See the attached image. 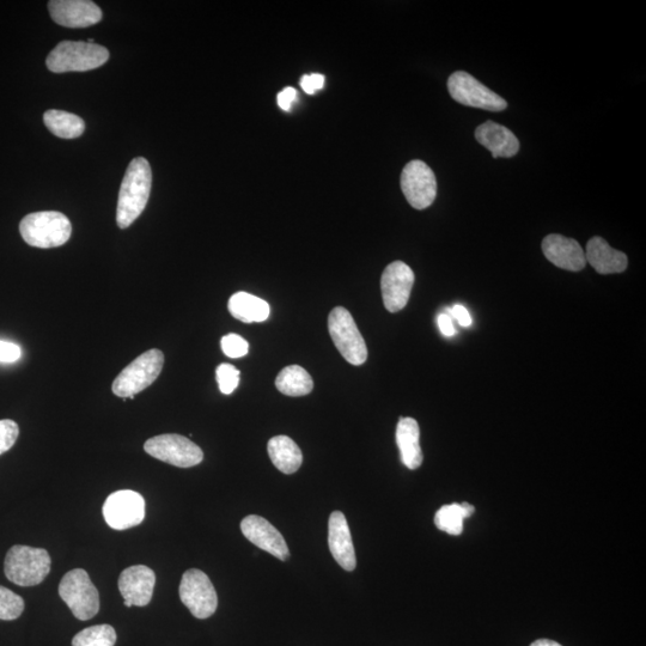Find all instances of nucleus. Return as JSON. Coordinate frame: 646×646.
Listing matches in <instances>:
<instances>
[{
	"mask_svg": "<svg viewBox=\"0 0 646 646\" xmlns=\"http://www.w3.org/2000/svg\"><path fill=\"white\" fill-rule=\"evenodd\" d=\"M52 559L44 548L16 545L5 557L6 578L20 587H34L51 572Z\"/></svg>",
	"mask_w": 646,
	"mask_h": 646,
	"instance_id": "7ed1b4c3",
	"label": "nucleus"
},
{
	"mask_svg": "<svg viewBox=\"0 0 646 646\" xmlns=\"http://www.w3.org/2000/svg\"><path fill=\"white\" fill-rule=\"evenodd\" d=\"M44 123L54 136L63 139L81 137L85 130L82 118L76 114L57 111V109H51L45 113Z\"/></svg>",
	"mask_w": 646,
	"mask_h": 646,
	"instance_id": "393cba45",
	"label": "nucleus"
},
{
	"mask_svg": "<svg viewBox=\"0 0 646 646\" xmlns=\"http://www.w3.org/2000/svg\"><path fill=\"white\" fill-rule=\"evenodd\" d=\"M301 87L308 95H314L316 91L325 87V76L321 75V73L304 75L301 78Z\"/></svg>",
	"mask_w": 646,
	"mask_h": 646,
	"instance_id": "473e14b6",
	"label": "nucleus"
},
{
	"mask_svg": "<svg viewBox=\"0 0 646 646\" xmlns=\"http://www.w3.org/2000/svg\"><path fill=\"white\" fill-rule=\"evenodd\" d=\"M103 517L115 530L139 526L145 518L144 498L131 490L114 492L103 505Z\"/></svg>",
	"mask_w": 646,
	"mask_h": 646,
	"instance_id": "f8f14e48",
	"label": "nucleus"
},
{
	"mask_svg": "<svg viewBox=\"0 0 646 646\" xmlns=\"http://www.w3.org/2000/svg\"><path fill=\"white\" fill-rule=\"evenodd\" d=\"M438 327H440L442 334L446 335V337H453L455 334L453 321L448 314L438 316Z\"/></svg>",
	"mask_w": 646,
	"mask_h": 646,
	"instance_id": "c9c22d12",
	"label": "nucleus"
},
{
	"mask_svg": "<svg viewBox=\"0 0 646 646\" xmlns=\"http://www.w3.org/2000/svg\"><path fill=\"white\" fill-rule=\"evenodd\" d=\"M52 20L67 28H87L102 20V11L89 0H52L48 3Z\"/></svg>",
	"mask_w": 646,
	"mask_h": 646,
	"instance_id": "2eb2a0df",
	"label": "nucleus"
},
{
	"mask_svg": "<svg viewBox=\"0 0 646 646\" xmlns=\"http://www.w3.org/2000/svg\"><path fill=\"white\" fill-rule=\"evenodd\" d=\"M156 575L148 566L136 565L123 571L119 577V590L126 607H145L151 602Z\"/></svg>",
	"mask_w": 646,
	"mask_h": 646,
	"instance_id": "dca6fc26",
	"label": "nucleus"
},
{
	"mask_svg": "<svg viewBox=\"0 0 646 646\" xmlns=\"http://www.w3.org/2000/svg\"><path fill=\"white\" fill-rule=\"evenodd\" d=\"M280 393L288 396H304L313 392L314 381L300 365H290L280 371L276 379Z\"/></svg>",
	"mask_w": 646,
	"mask_h": 646,
	"instance_id": "b1692460",
	"label": "nucleus"
},
{
	"mask_svg": "<svg viewBox=\"0 0 646 646\" xmlns=\"http://www.w3.org/2000/svg\"><path fill=\"white\" fill-rule=\"evenodd\" d=\"M59 595L78 620L93 619L100 611L99 591L85 570L67 572L59 584Z\"/></svg>",
	"mask_w": 646,
	"mask_h": 646,
	"instance_id": "423d86ee",
	"label": "nucleus"
},
{
	"mask_svg": "<svg viewBox=\"0 0 646 646\" xmlns=\"http://www.w3.org/2000/svg\"><path fill=\"white\" fill-rule=\"evenodd\" d=\"M22 239L36 248H56L65 245L72 234L70 219L57 211L30 213L20 224Z\"/></svg>",
	"mask_w": 646,
	"mask_h": 646,
	"instance_id": "f03ea898",
	"label": "nucleus"
},
{
	"mask_svg": "<svg viewBox=\"0 0 646 646\" xmlns=\"http://www.w3.org/2000/svg\"><path fill=\"white\" fill-rule=\"evenodd\" d=\"M475 139L491 151L493 158L514 157L520 151V142L515 134L508 127L493 123V121H486L485 124L480 125L475 130Z\"/></svg>",
	"mask_w": 646,
	"mask_h": 646,
	"instance_id": "6ab92c4d",
	"label": "nucleus"
},
{
	"mask_svg": "<svg viewBox=\"0 0 646 646\" xmlns=\"http://www.w3.org/2000/svg\"><path fill=\"white\" fill-rule=\"evenodd\" d=\"M452 314L462 327H469L472 325L471 315H469L468 310L465 307L460 306V304H456L452 309Z\"/></svg>",
	"mask_w": 646,
	"mask_h": 646,
	"instance_id": "f704fd0d",
	"label": "nucleus"
},
{
	"mask_svg": "<svg viewBox=\"0 0 646 646\" xmlns=\"http://www.w3.org/2000/svg\"><path fill=\"white\" fill-rule=\"evenodd\" d=\"M150 163L137 157L126 170L118 200L117 222L120 229L129 228L142 215L151 192Z\"/></svg>",
	"mask_w": 646,
	"mask_h": 646,
	"instance_id": "f257e3e1",
	"label": "nucleus"
},
{
	"mask_svg": "<svg viewBox=\"0 0 646 646\" xmlns=\"http://www.w3.org/2000/svg\"><path fill=\"white\" fill-rule=\"evenodd\" d=\"M401 190L414 209L425 210L434 204L437 195L435 173L423 161L406 164L401 174Z\"/></svg>",
	"mask_w": 646,
	"mask_h": 646,
	"instance_id": "9b49d317",
	"label": "nucleus"
},
{
	"mask_svg": "<svg viewBox=\"0 0 646 646\" xmlns=\"http://www.w3.org/2000/svg\"><path fill=\"white\" fill-rule=\"evenodd\" d=\"M414 284L412 268L402 261L386 267L381 278L383 303L389 313H398L407 306Z\"/></svg>",
	"mask_w": 646,
	"mask_h": 646,
	"instance_id": "ddd939ff",
	"label": "nucleus"
},
{
	"mask_svg": "<svg viewBox=\"0 0 646 646\" xmlns=\"http://www.w3.org/2000/svg\"><path fill=\"white\" fill-rule=\"evenodd\" d=\"M297 97V90L294 88H285L284 90L280 91L277 100H278V106L283 109V111L288 112L290 111L292 102L296 100Z\"/></svg>",
	"mask_w": 646,
	"mask_h": 646,
	"instance_id": "72a5a7b5",
	"label": "nucleus"
},
{
	"mask_svg": "<svg viewBox=\"0 0 646 646\" xmlns=\"http://www.w3.org/2000/svg\"><path fill=\"white\" fill-rule=\"evenodd\" d=\"M24 600L20 595L0 585V620L11 621L21 617Z\"/></svg>",
	"mask_w": 646,
	"mask_h": 646,
	"instance_id": "cd10ccee",
	"label": "nucleus"
},
{
	"mask_svg": "<svg viewBox=\"0 0 646 646\" xmlns=\"http://www.w3.org/2000/svg\"><path fill=\"white\" fill-rule=\"evenodd\" d=\"M217 382L219 389L225 395H229L239 387L240 383V370L236 369L231 364H221L216 369Z\"/></svg>",
	"mask_w": 646,
	"mask_h": 646,
	"instance_id": "c85d7f7f",
	"label": "nucleus"
},
{
	"mask_svg": "<svg viewBox=\"0 0 646 646\" xmlns=\"http://www.w3.org/2000/svg\"><path fill=\"white\" fill-rule=\"evenodd\" d=\"M144 450L155 459L179 468H191L204 460L203 450L181 435L152 437L145 442Z\"/></svg>",
	"mask_w": 646,
	"mask_h": 646,
	"instance_id": "1a4fd4ad",
	"label": "nucleus"
},
{
	"mask_svg": "<svg viewBox=\"0 0 646 646\" xmlns=\"http://www.w3.org/2000/svg\"><path fill=\"white\" fill-rule=\"evenodd\" d=\"M328 331L345 361L352 365H362L367 361V344L349 310L343 307L334 308L329 314Z\"/></svg>",
	"mask_w": 646,
	"mask_h": 646,
	"instance_id": "0eeeda50",
	"label": "nucleus"
},
{
	"mask_svg": "<svg viewBox=\"0 0 646 646\" xmlns=\"http://www.w3.org/2000/svg\"><path fill=\"white\" fill-rule=\"evenodd\" d=\"M222 350L229 358H242L248 355L249 344L241 335L228 334L222 339Z\"/></svg>",
	"mask_w": 646,
	"mask_h": 646,
	"instance_id": "c756f323",
	"label": "nucleus"
},
{
	"mask_svg": "<svg viewBox=\"0 0 646 646\" xmlns=\"http://www.w3.org/2000/svg\"><path fill=\"white\" fill-rule=\"evenodd\" d=\"M474 511L473 505L467 503L444 505L435 516L436 527L444 533L460 535L463 530V520L472 516Z\"/></svg>",
	"mask_w": 646,
	"mask_h": 646,
	"instance_id": "a878e982",
	"label": "nucleus"
},
{
	"mask_svg": "<svg viewBox=\"0 0 646 646\" xmlns=\"http://www.w3.org/2000/svg\"><path fill=\"white\" fill-rule=\"evenodd\" d=\"M22 357L21 347L10 341L0 340V363H15Z\"/></svg>",
	"mask_w": 646,
	"mask_h": 646,
	"instance_id": "2f4dec72",
	"label": "nucleus"
},
{
	"mask_svg": "<svg viewBox=\"0 0 646 646\" xmlns=\"http://www.w3.org/2000/svg\"><path fill=\"white\" fill-rule=\"evenodd\" d=\"M545 257L563 270L578 272L587 266L584 251L577 241L563 235L551 234L542 241Z\"/></svg>",
	"mask_w": 646,
	"mask_h": 646,
	"instance_id": "f3484780",
	"label": "nucleus"
},
{
	"mask_svg": "<svg viewBox=\"0 0 646 646\" xmlns=\"http://www.w3.org/2000/svg\"><path fill=\"white\" fill-rule=\"evenodd\" d=\"M241 530L246 539L261 550L272 554L283 562L289 559L290 551L283 535L266 518L249 515L241 522Z\"/></svg>",
	"mask_w": 646,
	"mask_h": 646,
	"instance_id": "4468645a",
	"label": "nucleus"
},
{
	"mask_svg": "<svg viewBox=\"0 0 646 646\" xmlns=\"http://www.w3.org/2000/svg\"><path fill=\"white\" fill-rule=\"evenodd\" d=\"M530 646H563L560 645L557 642L550 641V639H539V641H535Z\"/></svg>",
	"mask_w": 646,
	"mask_h": 646,
	"instance_id": "e433bc0d",
	"label": "nucleus"
},
{
	"mask_svg": "<svg viewBox=\"0 0 646 646\" xmlns=\"http://www.w3.org/2000/svg\"><path fill=\"white\" fill-rule=\"evenodd\" d=\"M164 365L163 352L157 349L149 350L134 359L121 371L113 382V393L119 398L134 399V395L150 387L161 375Z\"/></svg>",
	"mask_w": 646,
	"mask_h": 646,
	"instance_id": "39448f33",
	"label": "nucleus"
},
{
	"mask_svg": "<svg viewBox=\"0 0 646 646\" xmlns=\"http://www.w3.org/2000/svg\"><path fill=\"white\" fill-rule=\"evenodd\" d=\"M396 443L400 449L401 461L407 468L422 466L424 456L420 447V430L416 419L401 418L396 428Z\"/></svg>",
	"mask_w": 646,
	"mask_h": 646,
	"instance_id": "412c9836",
	"label": "nucleus"
},
{
	"mask_svg": "<svg viewBox=\"0 0 646 646\" xmlns=\"http://www.w3.org/2000/svg\"><path fill=\"white\" fill-rule=\"evenodd\" d=\"M18 435H20V428L14 420H0V455L9 452L15 446Z\"/></svg>",
	"mask_w": 646,
	"mask_h": 646,
	"instance_id": "7c9ffc66",
	"label": "nucleus"
},
{
	"mask_svg": "<svg viewBox=\"0 0 646 646\" xmlns=\"http://www.w3.org/2000/svg\"><path fill=\"white\" fill-rule=\"evenodd\" d=\"M180 599L193 617L207 619L217 611L218 596L210 578L203 571L191 569L182 576Z\"/></svg>",
	"mask_w": 646,
	"mask_h": 646,
	"instance_id": "9d476101",
	"label": "nucleus"
},
{
	"mask_svg": "<svg viewBox=\"0 0 646 646\" xmlns=\"http://www.w3.org/2000/svg\"><path fill=\"white\" fill-rule=\"evenodd\" d=\"M448 89L450 96L463 106L489 112H502L508 108V102L503 97L465 71H456L449 77Z\"/></svg>",
	"mask_w": 646,
	"mask_h": 646,
	"instance_id": "6e6552de",
	"label": "nucleus"
},
{
	"mask_svg": "<svg viewBox=\"0 0 646 646\" xmlns=\"http://www.w3.org/2000/svg\"><path fill=\"white\" fill-rule=\"evenodd\" d=\"M267 450L273 465L284 474H294L302 466L301 449L288 436L271 438Z\"/></svg>",
	"mask_w": 646,
	"mask_h": 646,
	"instance_id": "4be33fe9",
	"label": "nucleus"
},
{
	"mask_svg": "<svg viewBox=\"0 0 646 646\" xmlns=\"http://www.w3.org/2000/svg\"><path fill=\"white\" fill-rule=\"evenodd\" d=\"M117 643V632L111 625L88 627L72 639V646H114Z\"/></svg>",
	"mask_w": 646,
	"mask_h": 646,
	"instance_id": "bb28decb",
	"label": "nucleus"
},
{
	"mask_svg": "<svg viewBox=\"0 0 646 646\" xmlns=\"http://www.w3.org/2000/svg\"><path fill=\"white\" fill-rule=\"evenodd\" d=\"M585 259L600 274L621 273L629 265L626 254L609 246L602 237H593L588 242Z\"/></svg>",
	"mask_w": 646,
	"mask_h": 646,
	"instance_id": "aec40b11",
	"label": "nucleus"
},
{
	"mask_svg": "<svg viewBox=\"0 0 646 646\" xmlns=\"http://www.w3.org/2000/svg\"><path fill=\"white\" fill-rule=\"evenodd\" d=\"M228 308L236 320L245 323L264 322L270 316L268 303L247 292H236L231 296Z\"/></svg>",
	"mask_w": 646,
	"mask_h": 646,
	"instance_id": "5701e85b",
	"label": "nucleus"
},
{
	"mask_svg": "<svg viewBox=\"0 0 646 646\" xmlns=\"http://www.w3.org/2000/svg\"><path fill=\"white\" fill-rule=\"evenodd\" d=\"M328 546L332 556L345 571L356 569L357 559L349 523L341 511H334L328 522Z\"/></svg>",
	"mask_w": 646,
	"mask_h": 646,
	"instance_id": "a211bd4d",
	"label": "nucleus"
},
{
	"mask_svg": "<svg viewBox=\"0 0 646 646\" xmlns=\"http://www.w3.org/2000/svg\"><path fill=\"white\" fill-rule=\"evenodd\" d=\"M106 47L82 41H63L48 54L46 64L54 73L84 72L107 63Z\"/></svg>",
	"mask_w": 646,
	"mask_h": 646,
	"instance_id": "20e7f679",
	"label": "nucleus"
}]
</instances>
